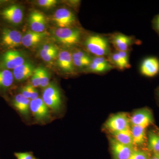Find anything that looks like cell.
<instances>
[{
  "label": "cell",
  "instance_id": "1",
  "mask_svg": "<svg viewBox=\"0 0 159 159\" xmlns=\"http://www.w3.org/2000/svg\"><path fill=\"white\" fill-rule=\"evenodd\" d=\"M109 39L102 34H91L86 38L84 45L87 51L95 57L108 56L111 53Z\"/></svg>",
  "mask_w": 159,
  "mask_h": 159
},
{
  "label": "cell",
  "instance_id": "2",
  "mask_svg": "<svg viewBox=\"0 0 159 159\" xmlns=\"http://www.w3.org/2000/svg\"><path fill=\"white\" fill-rule=\"evenodd\" d=\"M22 34L10 27H3L0 33V50L2 51L15 50L22 44Z\"/></svg>",
  "mask_w": 159,
  "mask_h": 159
},
{
  "label": "cell",
  "instance_id": "3",
  "mask_svg": "<svg viewBox=\"0 0 159 159\" xmlns=\"http://www.w3.org/2000/svg\"><path fill=\"white\" fill-rule=\"evenodd\" d=\"M23 17V8L18 4L11 3L0 9V20L9 26L19 25Z\"/></svg>",
  "mask_w": 159,
  "mask_h": 159
},
{
  "label": "cell",
  "instance_id": "4",
  "mask_svg": "<svg viewBox=\"0 0 159 159\" xmlns=\"http://www.w3.org/2000/svg\"><path fill=\"white\" fill-rule=\"evenodd\" d=\"M26 60L25 55L17 49L2 51L0 53V69L13 70Z\"/></svg>",
  "mask_w": 159,
  "mask_h": 159
},
{
  "label": "cell",
  "instance_id": "5",
  "mask_svg": "<svg viewBox=\"0 0 159 159\" xmlns=\"http://www.w3.org/2000/svg\"><path fill=\"white\" fill-rule=\"evenodd\" d=\"M54 36L58 42L66 47H73L79 43L81 32L75 28H58L54 32Z\"/></svg>",
  "mask_w": 159,
  "mask_h": 159
},
{
  "label": "cell",
  "instance_id": "6",
  "mask_svg": "<svg viewBox=\"0 0 159 159\" xmlns=\"http://www.w3.org/2000/svg\"><path fill=\"white\" fill-rule=\"evenodd\" d=\"M42 99L49 108L55 111L60 109L62 103L61 93L59 87L55 83H50L44 89Z\"/></svg>",
  "mask_w": 159,
  "mask_h": 159
},
{
  "label": "cell",
  "instance_id": "7",
  "mask_svg": "<svg viewBox=\"0 0 159 159\" xmlns=\"http://www.w3.org/2000/svg\"><path fill=\"white\" fill-rule=\"evenodd\" d=\"M130 118L127 114L118 113L110 117L105 124V127L111 134L129 129L131 127Z\"/></svg>",
  "mask_w": 159,
  "mask_h": 159
},
{
  "label": "cell",
  "instance_id": "8",
  "mask_svg": "<svg viewBox=\"0 0 159 159\" xmlns=\"http://www.w3.org/2000/svg\"><path fill=\"white\" fill-rule=\"evenodd\" d=\"M53 20L59 28H72L76 21L74 13L66 8H60L54 12Z\"/></svg>",
  "mask_w": 159,
  "mask_h": 159
},
{
  "label": "cell",
  "instance_id": "9",
  "mask_svg": "<svg viewBox=\"0 0 159 159\" xmlns=\"http://www.w3.org/2000/svg\"><path fill=\"white\" fill-rule=\"evenodd\" d=\"M131 125H140L147 128L153 124V113L150 109L144 107L135 111L130 118Z\"/></svg>",
  "mask_w": 159,
  "mask_h": 159
},
{
  "label": "cell",
  "instance_id": "10",
  "mask_svg": "<svg viewBox=\"0 0 159 159\" xmlns=\"http://www.w3.org/2000/svg\"><path fill=\"white\" fill-rule=\"evenodd\" d=\"M109 41L117 51L129 52L135 43L133 37L120 33L113 34L110 38Z\"/></svg>",
  "mask_w": 159,
  "mask_h": 159
},
{
  "label": "cell",
  "instance_id": "11",
  "mask_svg": "<svg viewBox=\"0 0 159 159\" xmlns=\"http://www.w3.org/2000/svg\"><path fill=\"white\" fill-rule=\"evenodd\" d=\"M30 110L34 119L38 121H42L50 116L49 108L42 98L31 100Z\"/></svg>",
  "mask_w": 159,
  "mask_h": 159
},
{
  "label": "cell",
  "instance_id": "12",
  "mask_svg": "<svg viewBox=\"0 0 159 159\" xmlns=\"http://www.w3.org/2000/svg\"><path fill=\"white\" fill-rule=\"evenodd\" d=\"M140 70L145 77H155L159 73V59L153 56L146 57L141 63Z\"/></svg>",
  "mask_w": 159,
  "mask_h": 159
},
{
  "label": "cell",
  "instance_id": "13",
  "mask_svg": "<svg viewBox=\"0 0 159 159\" xmlns=\"http://www.w3.org/2000/svg\"><path fill=\"white\" fill-rule=\"evenodd\" d=\"M107 59L115 68L124 70L130 67L128 51H116L111 52Z\"/></svg>",
  "mask_w": 159,
  "mask_h": 159
},
{
  "label": "cell",
  "instance_id": "14",
  "mask_svg": "<svg viewBox=\"0 0 159 159\" xmlns=\"http://www.w3.org/2000/svg\"><path fill=\"white\" fill-rule=\"evenodd\" d=\"M110 143L114 159H128L134 149V147L121 144L113 138Z\"/></svg>",
  "mask_w": 159,
  "mask_h": 159
},
{
  "label": "cell",
  "instance_id": "15",
  "mask_svg": "<svg viewBox=\"0 0 159 159\" xmlns=\"http://www.w3.org/2000/svg\"><path fill=\"white\" fill-rule=\"evenodd\" d=\"M28 22L31 30L37 32L45 31L47 20L44 15L41 11L34 10L29 15Z\"/></svg>",
  "mask_w": 159,
  "mask_h": 159
},
{
  "label": "cell",
  "instance_id": "16",
  "mask_svg": "<svg viewBox=\"0 0 159 159\" xmlns=\"http://www.w3.org/2000/svg\"><path fill=\"white\" fill-rule=\"evenodd\" d=\"M35 69L33 63L26 60L25 62L21 65L12 70L15 80L18 82H22L25 80L32 76Z\"/></svg>",
  "mask_w": 159,
  "mask_h": 159
},
{
  "label": "cell",
  "instance_id": "17",
  "mask_svg": "<svg viewBox=\"0 0 159 159\" xmlns=\"http://www.w3.org/2000/svg\"><path fill=\"white\" fill-rule=\"evenodd\" d=\"M57 66L62 71L67 74H73L75 70L72 53L67 50L61 51L57 56Z\"/></svg>",
  "mask_w": 159,
  "mask_h": 159
},
{
  "label": "cell",
  "instance_id": "18",
  "mask_svg": "<svg viewBox=\"0 0 159 159\" xmlns=\"http://www.w3.org/2000/svg\"><path fill=\"white\" fill-rule=\"evenodd\" d=\"M115 68L107 58L104 57H95L88 69L92 73L102 74Z\"/></svg>",
  "mask_w": 159,
  "mask_h": 159
},
{
  "label": "cell",
  "instance_id": "19",
  "mask_svg": "<svg viewBox=\"0 0 159 159\" xmlns=\"http://www.w3.org/2000/svg\"><path fill=\"white\" fill-rule=\"evenodd\" d=\"M48 32H37L28 30L22 39V44L26 48H32L41 42L48 36Z\"/></svg>",
  "mask_w": 159,
  "mask_h": 159
},
{
  "label": "cell",
  "instance_id": "20",
  "mask_svg": "<svg viewBox=\"0 0 159 159\" xmlns=\"http://www.w3.org/2000/svg\"><path fill=\"white\" fill-rule=\"evenodd\" d=\"M31 100L27 99L20 93L17 94L12 97L11 104L13 108L23 116H28L30 112Z\"/></svg>",
  "mask_w": 159,
  "mask_h": 159
},
{
  "label": "cell",
  "instance_id": "21",
  "mask_svg": "<svg viewBox=\"0 0 159 159\" xmlns=\"http://www.w3.org/2000/svg\"><path fill=\"white\" fill-rule=\"evenodd\" d=\"M14 80L12 71L0 69V94H5L10 90Z\"/></svg>",
  "mask_w": 159,
  "mask_h": 159
},
{
  "label": "cell",
  "instance_id": "22",
  "mask_svg": "<svg viewBox=\"0 0 159 159\" xmlns=\"http://www.w3.org/2000/svg\"><path fill=\"white\" fill-rule=\"evenodd\" d=\"M73 62L75 67L88 68L92 62V58L84 51L76 50L72 53Z\"/></svg>",
  "mask_w": 159,
  "mask_h": 159
},
{
  "label": "cell",
  "instance_id": "23",
  "mask_svg": "<svg viewBox=\"0 0 159 159\" xmlns=\"http://www.w3.org/2000/svg\"><path fill=\"white\" fill-rule=\"evenodd\" d=\"M146 128L140 125H132L131 128L134 145L140 146L145 145L147 141Z\"/></svg>",
  "mask_w": 159,
  "mask_h": 159
},
{
  "label": "cell",
  "instance_id": "24",
  "mask_svg": "<svg viewBox=\"0 0 159 159\" xmlns=\"http://www.w3.org/2000/svg\"><path fill=\"white\" fill-rule=\"evenodd\" d=\"M112 134L113 138L121 144L134 147L133 140L131 128L127 130L122 131Z\"/></svg>",
  "mask_w": 159,
  "mask_h": 159
},
{
  "label": "cell",
  "instance_id": "25",
  "mask_svg": "<svg viewBox=\"0 0 159 159\" xmlns=\"http://www.w3.org/2000/svg\"><path fill=\"white\" fill-rule=\"evenodd\" d=\"M148 148L149 150L156 153L159 151V135L156 132L150 131L147 137Z\"/></svg>",
  "mask_w": 159,
  "mask_h": 159
},
{
  "label": "cell",
  "instance_id": "26",
  "mask_svg": "<svg viewBox=\"0 0 159 159\" xmlns=\"http://www.w3.org/2000/svg\"><path fill=\"white\" fill-rule=\"evenodd\" d=\"M36 70L39 76L40 87L44 89L50 83L48 72L43 67H38L36 68Z\"/></svg>",
  "mask_w": 159,
  "mask_h": 159
},
{
  "label": "cell",
  "instance_id": "27",
  "mask_svg": "<svg viewBox=\"0 0 159 159\" xmlns=\"http://www.w3.org/2000/svg\"><path fill=\"white\" fill-rule=\"evenodd\" d=\"M149 154L145 150L134 149L128 159H150Z\"/></svg>",
  "mask_w": 159,
  "mask_h": 159
},
{
  "label": "cell",
  "instance_id": "28",
  "mask_svg": "<svg viewBox=\"0 0 159 159\" xmlns=\"http://www.w3.org/2000/svg\"><path fill=\"white\" fill-rule=\"evenodd\" d=\"M58 52V49L53 44H46L42 47L39 54H51Z\"/></svg>",
  "mask_w": 159,
  "mask_h": 159
},
{
  "label": "cell",
  "instance_id": "29",
  "mask_svg": "<svg viewBox=\"0 0 159 159\" xmlns=\"http://www.w3.org/2000/svg\"><path fill=\"white\" fill-rule=\"evenodd\" d=\"M58 2L56 0H39L37 1L38 6L46 9H51L55 7Z\"/></svg>",
  "mask_w": 159,
  "mask_h": 159
},
{
  "label": "cell",
  "instance_id": "30",
  "mask_svg": "<svg viewBox=\"0 0 159 159\" xmlns=\"http://www.w3.org/2000/svg\"><path fill=\"white\" fill-rule=\"evenodd\" d=\"M58 52L51 54H39L40 56L46 62H51L58 56Z\"/></svg>",
  "mask_w": 159,
  "mask_h": 159
},
{
  "label": "cell",
  "instance_id": "31",
  "mask_svg": "<svg viewBox=\"0 0 159 159\" xmlns=\"http://www.w3.org/2000/svg\"><path fill=\"white\" fill-rule=\"evenodd\" d=\"M14 155L17 159H34V157L31 152H15Z\"/></svg>",
  "mask_w": 159,
  "mask_h": 159
},
{
  "label": "cell",
  "instance_id": "32",
  "mask_svg": "<svg viewBox=\"0 0 159 159\" xmlns=\"http://www.w3.org/2000/svg\"><path fill=\"white\" fill-rule=\"evenodd\" d=\"M31 84L34 87L37 88L40 87V81L39 76L36 68L35 69L34 74L31 76Z\"/></svg>",
  "mask_w": 159,
  "mask_h": 159
},
{
  "label": "cell",
  "instance_id": "33",
  "mask_svg": "<svg viewBox=\"0 0 159 159\" xmlns=\"http://www.w3.org/2000/svg\"><path fill=\"white\" fill-rule=\"evenodd\" d=\"M29 90L30 100H34L39 98V93L35 88L31 84H29Z\"/></svg>",
  "mask_w": 159,
  "mask_h": 159
},
{
  "label": "cell",
  "instance_id": "34",
  "mask_svg": "<svg viewBox=\"0 0 159 159\" xmlns=\"http://www.w3.org/2000/svg\"><path fill=\"white\" fill-rule=\"evenodd\" d=\"M152 28L159 34V14L156 16L152 21Z\"/></svg>",
  "mask_w": 159,
  "mask_h": 159
},
{
  "label": "cell",
  "instance_id": "35",
  "mask_svg": "<svg viewBox=\"0 0 159 159\" xmlns=\"http://www.w3.org/2000/svg\"><path fill=\"white\" fill-rule=\"evenodd\" d=\"M20 94L24 97L30 99V90L29 84L23 87L20 90Z\"/></svg>",
  "mask_w": 159,
  "mask_h": 159
},
{
  "label": "cell",
  "instance_id": "36",
  "mask_svg": "<svg viewBox=\"0 0 159 159\" xmlns=\"http://www.w3.org/2000/svg\"><path fill=\"white\" fill-rule=\"evenodd\" d=\"M11 3H12L11 1L8 0H0V9Z\"/></svg>",
  "mask_w": 159,
  "mask_h": 159
},
{
  "label": "cell",
  "instance_id": "37",
  "mask_svg": "<svg viewBox=\"0 0 159 159\" xmlns=\"http://www.w3.org/2000/svg\"><path fill=\"white\" fill-rule=\"evenodd\" d=\"M156 95L157 100L159 102V87L158 88V89H157Z\"/></svg>",
  "mask_w": 159,
  "mask_h": 159
},
{
  "label": "cell",
  "instance_id": "38",
  "mask_svg": "<svg viewBox=\"0 0 159 159\" xmlns=\"http://www.w3.org/2000/svg\"><path fill=\"white\" fill-rule=\"evenodd\" d=\"M150 159H159L154 154V155Z\"/></svg>",
  "mask_w": 159,
  "mask_h": 159
},
{
  "label": "cell",
  "instance_id": "39",
  "mask_svg": "<svg viewBox=\"0 0 159 159\" xmlns=\"http://www.w3.org/2000/svg\"><path fill=\"white\" fill-rule=\"evenodd\" d=\"M154 154L159 159V151H158L156 153H154Z\"/></svg>",
  "mask_w": 159,
  "mask_h": 159
},
{
  "label": "cell",
  "instance_id": "40",
  "mask_svg": "<svg viewBox=\"0 0 159 159\" xmlns=\"http://www.w3.org/2000/svg\"><path fill=\"white\" fill-rule=\"evenodd\" d=\"M157 133V134H158L159 135V129H157V131L156 132Z\"/></svg>",
  "mask_w": 159,
  "mask_h": 159
},
{
  "label": "cell",
  "instance_id": "41",
  "mask_svg": "<svg viewBox=\"0 0 159 159\" xmlns=\"http://www.w3.org/2000/svg\"><path fill=\"white\" fill-rule=\"evenodd\" d=\"M1 29H0V33H1Z\"/></svg>",
  "mask_w": 159,
  "mask_h": 159
},
{
  "label": "cell",
  "instance_id": "42",
  "mask_svg": "<svg viewBox=\"0 0 159 159\" xmlns=\"http://www.w3.org/2000/svg\"><path fill=\"white\" fill-rule=\"evenodd\" d=\"M34 159H36V158H34Z\"/></svg>",
  "mask_w": 159,
  "mask_h": 159
}]
</instances>
